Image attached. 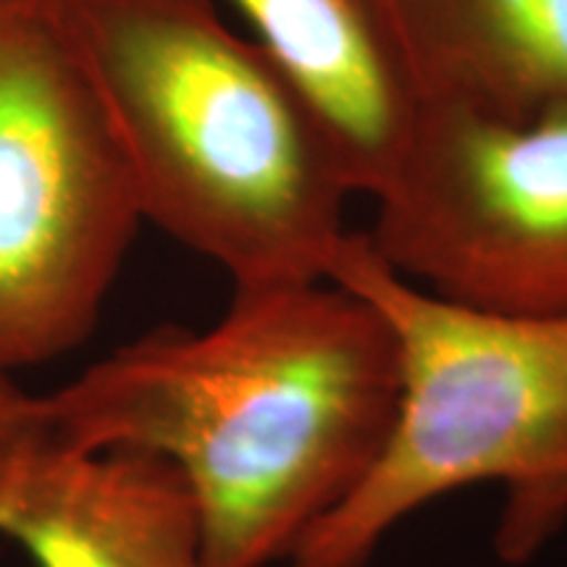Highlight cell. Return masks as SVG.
<instances>
[{"instance_id":"cell-1","label":"cell","mask_w":567,"mask_h":567,"mask_svg":"<svg viewBox=\"0 0 567 567\" xmlns=\"http://www.w3.org/2000/svg\"><path fill=\"white\" fill-rule=\"evenodd\" d=\"M396 386L384 318L323 279L231 287L216 323L145 331L40 405L63 442L174 465L208 567H274L371 471Z\"/></svg>"},{"instance_id":"cell-2","label":"cell","mask_w":567,"mask_h":567,"mask_svg":"<svg viewBox=\"0 0 567 567\" xmlns=\"http://www.w3.org/2000/svg\"><path fill=\"white\" fill-rule=\"evenodd\" d=\"M142 224L231 287L329 279L358 197L308 95L216 0H59Z\"/></svg>"},{"instance_id":"cell-3","label":"cell","mask_w":567,"mask_h":567,"mask_svg":"<svg viewBox=\"0 0 567 567\" xmlns=\"http://www.w3.org/2000/svg\"><path fill=\"white\" fill-rule=\"evenodd\" d=\"M329 281L379 310L396 350V405L354 492L284 567H368L442 496L496 486L494 551L520 567L567 528V313H496L425 292L354 229Z\"/></svg>"},{"instance_id":"cell-4","label":"cell","mask_w":567,"mask_h":567,"mask_svg":"<svg viewBox=\"0 0 567 567\" xmlns=\"http://www.w3.org/2000/svg\"><path fill=\"white\" fill-rule=\"evenodd\" d=\"M142 226L59 0H0V375L80 350Z\"/></svg>"},{"instance_id":"cell-5","label":"cell","mask_w":567,"mask_h":567,"mask_svg":"<svg viewBox=\"0 0 567 567\" xmlns=\"http://www.w3.org/2000/svg\"><path fill=\"white\" fill-rule=\"evenodd\" d=\"M371 203L368 245L415 287L496 313H567V109L502 118L423 103Z\"/></svg>"},{"instance_id":"cell-6","label":"cell","mask_w":567,"mask_h":567,"mask_svg":"<svg viewBox=\"0 0 567 567\" xmlns=\"http://www.w3.org/2000/svg\"><path fill=\"white\" fill-rule=\"evenodd\" d=\"M0 536L34 567H208L200 513L174 465L63 442L42 405L0 436Z\"/></svg>"},{"instance_id":"cell-7","label":"cell","mask_w":567,"mask_h":567,"mask_svg":"<svg viewBox=\"0 0 567 567\" xmlns=\"http://www.w3.org/2000/svg\"><path fill=\"white\" fill-rule=\"evenodd\" d=\"M337 140L358 197L405 153L423 92L394 0H229Z\"/></svg>"},{"instance_id":"cell-8","label":"cell","mask_w":567,"mask_h":567,"mask_svg":"<svg viewBox=\"0 0 567 567\" xmlns=\"http://www.w3.org/2000/svg\"><path fill=\"white\" fill-rule=\"evenodd\" d=\"M423 103L567 109V0H394Z\"/></svg>"},{"instance_id":"cell-9","label":"cell","mask_w":567,"mask_h":567,"mask_svg":"<svg viewBox=\"0 0 567 567\" xmlns=\"http://www.w3.org/2000/svg\"><path fill=\"white\" fill-rule=\"evenodd\" d=\"M40 417V394H27L0 375V436L24 429Z\"/></svg>"}]
</instances>
